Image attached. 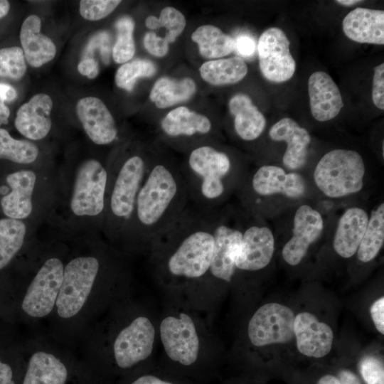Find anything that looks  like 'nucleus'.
Masks as SVG:
<instances>
[{"label": "nucleus", "instance_id": "nucleus-45", "mask_svg": "<svg viewBox=\"0 0 384 384\" xmlns=\"http://www.w3.org/2000/svg\"><path fill=\"white\" fill-rule=\"evenodd\" d=\"M370 313L376 329L384 334V297L377 299L372 304Z\"/></svg>", "mask_w": 384, "mask_h": 384}, {"label": "nucleus", "instance_id": "nucleus-1", "mask_svg": "<svg viewBox=\"0 0 384 384\" xmlns=\"http://www.w3.org/2000/svg\"><path fill=\"white\" fill-rule=\"evenodd\" d=\"M188 205L179 166L164 156H151L127 232L139 245L151 249Z\"/></svg>", "mask_w": 384, "mask_h": 384}, {"label": "nucleus", "instance_id": "nucleus-8", "mask_svg": "<svg viewBox=\"0 0 384 384\" xmlns=\"http://www.w3.org/2000/svg\"><path fill=\"white\" fill-rule=\"evenodd\" d=\"M64 266L58 257L48 258L31 280L21 304L23 312L31 319H44L53 314Z\"/></svg>", "mask_w": 384, "mask_h": 384}, {"label": "nucleus", "instance_id": "nucleus-26", "mask_svg": "<svg viewBox=\"0 0 384 384\" xmlns=\"http://www.w3.org/2000/svg\"><path fill=\"white\" fill-rule=\"evenodd\" d=\"M41 20L36 14L29 15L23 22L19 38L24 57L28 64L39 68L51 61L56 54L54 42L41 33Z\"/></svg>", "mask_w": 384, "mask_h": 384}, {"label": "nucleus", "instance_id": "nucleus-19", "mask_svg": "<svg viewBox=\"0 0 384 384\" xmlns=\"http://www.w3.org/2000/svg\"><path fill=\"white\" fill-rule=\"evenodd\" d=\"M250 188L260 196L281 193L288 198H299L304 194L306 184L299 174H287L281 167L264 165L252 176Z\"/></svg>", "mask_w": 384, "mask_h": 384}, {"label": "nucleus", "instance_id": "nucleus-40", "mask_svg": "<svg viewBox=\"0 0 384 384\" xmlns=\"http://www.w3.org/2000/svg\"><path fill=\"white\" fill-rule=\"evenodd\" d=\"M359 368L367 384H383V366L378 358L366 356L361 361Z\"/></svg>", "mask_w": 384, "mask_h": 384}, {"label": "nucleus", "instance_id": "nucleus-12", "mask_svg": "<svg viewBox=\"0 0 384 384\" xmlns=\"http://www.w3.org/2000/svg\"><path fill=\"white\" fill-rule=\"evenodd\" d=\"M289 45L286 34L279 28H270L261 34L257 50L260 71L267 80L279 83L293 76L296 63Z\"/></svg>", "mask_w": 384, "mask_h": 384}, {"label": "nucleus", "instance_id": "nucleus-13", "mask_svg": "<svg viewBox=\"0 0 384 384\" xmlns=\"http://www.w3.org/2000/svg\"><path fill=\"white\" fill-rule=\"evenodd\" d=\"M160 337L167 356L183 366L197 359L199 339L193 319L185 313L178 317L169 316L160 324Z\"/></svg>", "mask_w": 384, "mask_h": 384}, {"label": "nucleus", "instance_id": "nucleus-48", "mask_svg": "<svg viewBox=\"0 0 384 384\" xmlns=\"http://www.w3.org/2000/svg\"><path fill=\"white\" fill-rule=\"evenodd\" d=\"M337 378L341 384H361L357 375L348 370H341Z\"/></svg>", "mask_w": 384, "mask_h": 384}, {"label": "nucleus", "instance_id": "nucleus-22", "mask_svg": "<svg viewBox=\"0 0 384 384\" xmlns=\"http://www.w3.org/2000/svg\"><path fill=\"white\" fill-rule=\"evenodd\" d=\"M269 135L274 141L287 143L282 159L287 168L294 170L304 166L311 142L310 134L306 129L301 127L292 119L284 117L271 127Z\"/></svg>", "mask_w": 384, "mask_h": 384}, {"label": "nucleus", "instance_id": "nucleus-50", "mask_svg": "<svg viewBox=\"0 0 384 384\" xmlns=\"http://www.w3.org/2000/svg\"><path fill=\"white\" fill-rule=\"evenodd\" d=\"M10 110L6 103L0 98V126L6 124L9 122Z\"/></svg>", "mask_w": 384, "mask_h": 384}, {"label": "nucleus", "instance_id": "nucleus-24", "mask_svg": "<svg viewBox=\"0 0 384 384\" xmlns=\"http://www.w3.org/2000/svg\"><path fill=\"white\" fill-rule=\"evenodd\" d=\"M6 182L11 191L1 200L4 213L10 218H26L33 210L32 195L36 182V174L30 170L18 171L8 175Z\"/></svg>", "mask_w": 384, "mask_h": 384}, {"label": "nucleus", "instance_id": "nucleus-37", "mask_svg": "<svg viewBox=\"0 0 384 384\" xmlns=\"http://www.w3.org/2000/svg\"><path fill=\"white\" fill-rule=\"evenodd\" d=\"M117 39L112 49V57L117 63H125L131 60L135 53L133 37L134 21L129 16L119 18L115 23Z\"/></svg>", "mask_w": 384, "mask_h": 384}, {"label": "nucleus", "instance_id": "nucleus-16", "mask_svg": "<svg viewBox=\"0 0 384 384\" xmlns=\"http://www.w3.org/2000/svg\"><path fill=\"white\" fill-rule=\"evenodd\" d=\"M323 228V218L317 210L308 205L299 206L294 218L293 235L282 249L284 261L292 266L299 264Z\"/></svg>", "mask_w": 384, "mask_h": 384}, {"label": "nucleus", "instance_id": "nucleus-29", "mask_svg": "<svg viewBox=\"0 0 384 384\" xmlns=\"http://www.w3.org/2000/svg\"><path fill=\"white\" fill-rule=\"evenodd\" d=\"M196 92V82L191 78L161 77L151 87L149 98L157 108L165 109L189 100Z\"/></svg>", "mask_w": 384, "mask_h": 384}, {"label": "nucleus", "instance_id": "nucleus-49", "mask_svg": "<svg viewBox=\"0 0 384 384\" xmlns=\"http://www.w3.org/2000/svg\"><path fill=\"white\" fill-rule=\"evenodd\" d=\"M130 384H173V383L161 380L154 375H144L135 379Z\"/></svg>", "mask_w": 384, "mask_h": 384}, {"label": "nucleus", "instance_id": "nucleus-27", "mask_svg": "<svg viewBox=\"0 0 384 384\" xmlns=\"http://www.w3.org/2000/svg\"><path fill=\"white\" fill-rule=\"evenodd\" d=\"M368 219L367 213L361 208H350L343 213L334 238V248L337 254L343 258H349L357 252Z\"/></svg>", "mask_w": 384, "mask_h": 384}, {"label": "nucleus", "instance_id": "nucleus-42", "mask_svg": "<svg viewBox=\"0 0 384 384\" xmlns=\"http://www.w3.org/2000/svg\"><path fill=\"white\" fill-rule=\"evenodd\" d=\"M373 102L378 109L384 110V64L374 68L372 90Z\"/></svg>", "mask_w": 384, "mask_h": 384}, {"label": "nucleus", "instance_id": "nucleus-21", "mask_svg": "<svg viewBox=\"0 0 384 384\" xmlns=\"http://www.w3.org/2000/svg\"><path fill=\"white\" fill-rule=\"evenodd\" d=\"M308 92L312 117L319 122L336 117L343 107L340 90L329 74L313 73L308 80Z\"/></svg>", "mask_w": 384, "mask_h": 384}, {"label": "nucleus", "instance_id": "nucleus-18", "mask_svg": "<svg viewBox=\"0 0 384 384\" xmlns=\"http://www.w3.org/2000/svg\"><path fill=\"white\" fill-rule=\"evenodd\" d=\"M294 334L298 350L306 356L321 358L331 349V328L309 312H301L295 316Z\"/></svg>", "mask_w": 384, "mask_h": 384}, {"label": "nucleus", "instance_id": "nucleus-35", "mask_svg": "<svg viewBox=\"0 0 384 384\" xmlns=\"http://www.w3.org/2000/svg\"><path fill=\"white\" fill-rule=\"evenodd\" d=\"M186 25V21L183 14L171 6L164 8L159 18L150 15L145 19V26L150 30L165 28L166 33L164 38L169 43L176 41L183 31Z\"/></svg>", "mask_w": 384, "mask_h": 384}, {"label": "nucleus", "instance_id": "nucleus-11", "mask_svg": "<svg viewBox=\"0 0 384 384\" xmlns=\"http://www.w3.org/2000/svg\"><path fill=\"white\" fill-rule=\"evenodd\" d=\"M294 314L287 306L268 303L260 306L248 324V336L255 346L290 342L294 336Z\"/></svg>", "mask_w": 384, "mask_h": 384}, {"label": "nucleus", "instance_id": "nucleus-38", "mask_svg": "<svg viewBox=\"0 0 384 384\" xmlns=\"http://www.w3.org/2000/svg\"><path fill=\"white\" fill-rule=\"evenodd\" d=\"M27 66L21 48L18 46L0 48V78L21 80Z\"/></svg>", "mask_w": 384, "mask_h": 384}, {"label": "nucleus", "instance_id": "nucleus-20", "mask_svg": "<svg viewBox=\"0 0 384 384\" xmlns=\"http://www.w3.org/2000/svg\"><path fill=\"white\" fill-rule=\"evenodd\" d=\"M53 106V100L48 95H34L18 108L14 121L16 129L28 139L45 138L52 127Z\"/></svg>", "mask_w": 384, "mask_h": 384}, {"label": "nucleus", "instance_id": "nucleus-47", "mask_svg": "<svg viewBox=\"0 0 384 384\" xmlns=\"http://www.w3.org/2000/svg\"><path fill=\"white\" fill-rule=\"evenodd\" d=\"M17 97V92L7 83L0 82V98L6 102H11Z\"/></svg>", "mask_w": 384, "mask_h": 384}, {"label": "nucleus", "instance_id": "nucleus-25", "mask_svg": "<svg viewBox=\"0 0 384 384\" xmlns=\"http://www.w3.org/2000/svg\"><path fill=\"white\" fill-rule=\"evenodd\" d=\"M342 28L351 40L375 45L384 44V11L356 8L343 18Z\"/></svg>", "mask_w": 384, "mask_h": 384}, {"label": "nucleus", "instance_id": "nucleus-41", "mask_svg": "<svg viewBox=\"0 0 384 384\" xmlns=\"http://www.w3.org/2000/svg\"><path fill=\"white\" fill-rule=\"evenodd\" d=\"M143 43L146 50L156 57L165 56L169 50V43L164 37L154 32H147L144 35Z\"/></svg>", "mask_w": 384, "mask_h": 384}, {"label": "nucleus", "instance_id": "nucleus-52", "mask_svg": "<svg viewBox=\"0 0 384 384\" xmlns=\"http://www.w3.org/2000/svg\"><path fill=\"white\" fill-rule=\"evenodd\" d=\"M10 9L9 1L0 0V19L6 16Z\"/></svg>", "mask_w": 384, "mask_h": 384}, {"label": "nucleus", "instance_id": "nucleus-30", "mask_svg": "<svg viewBox=\"0 0 384 384\" xmlns=\"http://www.w3.org/2000/svg\"><path fill=\"white\" fill-rule=\"evenodd\" d=\"M202 79L210 85L221 86L235 84L242 80L247 73V66L240 56L211 60L203 63L199 68Z\"/></svg>", "mask_w": 384, "mask_h": 384}, {"label": "nucleus", "instance_id": "nucleus-3", "mask_svg": "<svg viewBox=\"0 0 384 384\" xmlns=\"http://www.w3.org/2000/svg\"><path fill=\"white\" fill-rule=\"evenodd\" d=\"M179 167L189 203L202 211L218 210L234 181V166L229 154L210 144H202L189 150Z\"/></svg>", "mask_w": 384, "mask_h": 384}, {"label": "nucleus", "instance_id": "nucleus-7", "mask_svg": "<svg viewBox=\"0 0 384 384\" xmlns=\"http://www.w3.org/2000/svg\"><path fill=\"white\" fill-rule=\"evenodd\" d=\"M150 160L142 154H134L122 162L114 174L108 197V210L115 228L118 224L119 229H127Z\"/></svg>", "mask_w": 384, "mask_h": 384}, {"label": "nucleus", "instance_id": "nucleus-51", "mask_svg": "<svg viewBox=\"0 0 384 384\" xmlns=\"http://www.w3.org/2000/svg\"><path fill=\"white\" fill-rule=\"evenodd\" d=\"M317 384H341L338 379L331 375H326L321 377Z\"/></svg>", "mask_w": 384, "mask_h": 384}, {"label": "nucleus", "instance_id": "nucleus-31", "mask_svg": "<svg viewBox=\"0 0 384 384\" xmlns=\"http://www.w3.org/2000/svg\"><path fill=\"white\" fill-rule=\"evenodd\" d=\"M191 40L198 46L201 55L208 59L221 58L235 50V38L213 25L198 27Z\"/></svg>", "mask_w": 384, "mask_h": 384}, {"label": "nucleus", "instance_id": "nucleus-32", "mask_svg": "<svg viewBox=\"0 0 384 384\" xmlns=\"http://www.w3.org/2000/svg\"><path fill=\"white\" fill-rule=\"evenodd\" d=\"M26 226L21 220L0 219V270L6 267L21 249Z\"/></svg>", "mask_w": 384, "mask_h": 384}, {"label": "nucleus", "instance_id": "nucleus-43", "mask_svg": "<svg viewBox=\"0 0 384 384\" xmlns=\"http://www.w3.org/2000/svg\"><path fill=\"white\" fill-rule=\"evenodd\" d=\"M23 371L24 368L16 369L0 358V384H20Z\"/></svg>", "mask_w": 384, "mask_h": 384}, {"label": "nucleus", "instance_id": "nucleus-4", "mask_svg": "<svg viewBox=\"0 0 384 384\" xmlns=\"http://www.w3.org/2000/svg\"><path fill=\"white\" fill-rule=\"evenodd\" d=\"M100 269V260L92 255L74 257L64 266L53 312L60 321L71 323L88 310Z\"/></svg>", "mask_w": 384, "mask_h": 384}, {"label": "nucleus", "instance_id": "nucleus-2", "mask_svg": "<svg viewBox=\"0 0 384 384\" xmlns=\"http://www.w3.org/2000/svg\"><path fill=\"white\" fill-rule=\"evenodd\" d=\"M216 210L202 211L190 203L153 246L160 266L174 278L198 279L208 274L213 257Z\"/></svg>", "mask_w": 384, "mask_h": 384}, {"label": "nucleus", "instance_id": "nucleus-10", "mask_svg": "<svg viewBox=\"0 0 384 384\" xmlns=\"http://www.w3.org/2000/svg\"><path fill=\"white\" fill-rule=\"evenodd\" d=\"M155 329L146 316L134 318L123 327L114 338L112 351L115 365L119 369H129L151 354Z\"/></svg>", "mask_w": 384, "mask_h": 384}, {"label": "nucleus", "instance_id": "nucleus-9", "mask_svg": "<svg viewBox=\"0 0 384 384\" xmlns=\"http://www.w3.org/2000/svg\"><path fill=\"white\" fill-rule=\"evenodd\" d=\"M109 173L98 160L90 159L78 168L70 209L78 216H97L105 209Z\"/></svg>", "mask_w": 384, "mask_h": 384}, {"label": "nucleus", "instance_id": "nucleus-17", "mask_svg": "<svg viewBox=\"0 0 384 384\" xmlns=\"http://www.w3.org/2000/svg\"><path fill=\"white\" fill-rule=\"evenodd\" d=\"M76 114L90 139L97 145H107L117 137L115 120L105 104L98 97L80 99L75 105Z\"/></svg>", "mask_w": 384, "mask_h": 384}, {"label": "nucleus", "instance_id": "nucleus-36", "mask_svg": "<svg viewBox=\"0 0 384 384\" xmlns=\"http://www.w3.org/2000/svg\"><path fill=\"white\" fill-rule=\"evenodd\" d=\"M156 65L146 59H135L121 65L117 70L114 80L117 86L129 92L134 87L137 79L150 78L156 73Z\"/></svg>", "mask_w": 384, "mask_h": 384}, {"label": "nucleus", "instance_id": "nucleus-33", "mask_svg": "<svg viewBox=\"0 0 384 384\" xmlns=\"http://www.w3.org/2000/svg\"><path fill=\"white\" fill-rule=\"evenodd\" d=\"M384 242V203L372 210L366 230L357 250L358 260L368 262L373 260Z\"/></svg>", "mask_w": 384, "mask_h": 384}, {"label": "nucleus", "instance_id": "nucleus-15", "mask_svg": "<svg viewBox=\"0 0 384 384\" xmlns=\"http://www.w3.org/2000/svg\"><path fill=\"white\" fill-rule=\"evenodd\" d=\"M274 250V239L270 228L252 225L242 230L235 258V269L254 272L267 267Z\"/></svg>", "mask_w": 384, "mask_h": 384}, {"label": "nucleus", "instance_id": "nucleus-44", "mask_svg": "<svg viewBox=\"0 0 384 384\" xmlns=\"http://www.w3.org/2000/svg\"><path fill=\"white\" fill-rule=\"evenodd\" d=\"M235 50L243 58L252 57L257 50L255 40L247 34L237 36L235 39Z\"/></svg>", "mask_w": 384, "mask_h": 384}, {"label": "nucleus", "instance_id": "nucleus-46", "mask_svg": "<svg viewBox=\"0 0 384 384\" xmlns=\"http://www.w3.org/2000/svg\"><path fill=\"white\" fill-rule=\"evenodd\" d=\"M79 73L90 79L96 78L99 73L98 63L92 58H87L80 61L78 65Z\"/></svg>", "mask_w": 384, "mask_h": 384}, {"label": "nucleus", "instance_id": "nucleus-53", "mask_svg": "<svg viewBox=\"0 0 384 384\" xmlns=\"http://www.w3.org/2000/svg\"><path fill=\"white\" fill-rule=\"evenodd\" d=\"M361 1H359V0H337L336 1V3L341 5H343V6H352Z\"/></svg>", "mask_w": 384, "mask_h": 384}, {"label": "nucleus", "instance_id": "nucleus-6", "mask_svg": "<svg viewBox=\"0 0 384 384\" xmlns=\"http://www.w3.org/2000/svg\"><path fill=\"white\" fill-rule=\"evenodd\" d=\"M364 175V162L357 151L334 149L324 155L317 163L314 178L326 196L340 198L360 191Z\"/></svg>", "mask_w": 384, "mask_h": 384}, {"label": "nucleus", "instance_id": "nucleus-34", "mask_svg": "<svg viewBox=\"0 0 384 384\" xmlns=\"http://www.w3.org/2000/svg\"><path fill=\"white\" fill-rule=\"evenodd\" d=\"M39 149L33 142L13 138L4 129L0 128V159L28 164L34 162Z\"/></svg>", "mask_w": 384, "mask_h": 384}, {"label": "nucleus", "instance_id": "nucleus-5", "mask_svg": "<svg viewBox=\"0 0 384 384\" xmlns=\"http://www.w3.org/2000/svg\"><path fill=\"white\" fill-rule=\"evenodd\" d=\"M20 384H92L90 365L50 346L31 347Z\"/></svg>", "mask_w": 384, "mask_h": 384}, {"label": "nucleus", "instance_id": "nucleus-28", "mask_svg": "<svg viewBox=\"0 0 384 384\" xmlns=\"http://www.w3.org/2000/svg\"><path fill=\"white\" fill-rule=\"evenodd\" d=\"M230 112L234 117V129L237 135L246 142L257 139L266 126V119L246 94L233 95L228 103Z\"/></svg>", "mask_w": 384, "mask_h": 384}, {"label": "nucleus", "instance_id": "nucleus-14", "mask_svg": "<svg viewBox=\"0 0 384 384\" xmlns=\"http://www.w3.org/2000/svg\"><path fill=\"white\" fill-rule=\"evenodd\" d=\"M242 230L226 221L222 212L216 211L215 245L208 274L214 279L230 282L235 272V258Z\"/></svg>", "mask_w": 384, "mask_h": 384}, {"label": "nucleus", "instance_id": "nucleus-39", "mask_svg": "<svg viewBox=\"0 0 384 384\" xmlns=\"http://www.w3.org/2000/svg\"><path fill=\"white\" fill-rule=\"evenodd\" d=\"M121 2L118 0H82L79 11L86 20L99 21L112 13Z\"/></svg>", "mask_w": 384, "mask_h": 384}, {"label": "nucleus", "instance_id": "nucleus-23", "mask_svg": "<svg viewBox=\"0 0 384 384\" xmlns=\"http://www.w3.org/2000/svg\"><path fill=\"white\" fill-rule=\"evenodd\" d=\"M160 127L163 135L170 139H193L210 135L213 124L207 116L180 106L166 114Z\"/></svg>", "mask_w": 384, "mask_h": 384}]
</instances>
